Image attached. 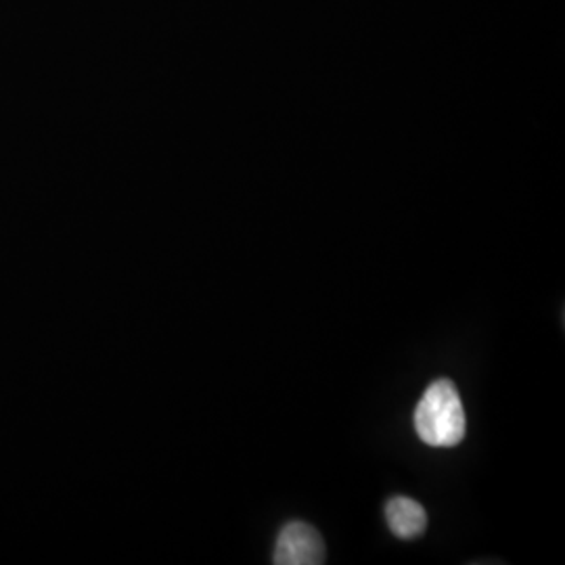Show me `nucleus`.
<instances>
[{
  "instance_id": "f257e3e1",
  "label": "nucleus",
  "mask_w": 565,
  "mask_h": 565,
  "mask_svg": "<svg viewBox=\"0 0 565 565\" xmlns=\"http://www.w3.org/2000/svg\"><path fill=\"white\" fill-rule=\"evenodd\" d=\"M415 431L422 443L436 448L461 445L467 431L463 403L457 385L438 380L425 390L415 408Z\"/></svg>"
},
{
  "instance_id": "f03ea898",
  "label": "nucleus",
  "mask_w": 565,
  "mask_h": 565,
  "mask_svg": "<svg viewBox=\"0 0 565 565\" xmlns=\"http://www.w3.org/2000/svg\"><path fill=\"white\" fill-rule=\"evenodd\" d=\"M273 562L277 565L324 564L323 536L315 525L289 522L281 527Z\"/></svg>"
},
{
  "instance_id": "7ed1b4c3",
  "label": "nucleus",
  "mask_w": 565,
  "mask_h": 565,
  "mask_svg": "<svg viewBox=\"0 0 565 565\" xmlns=\"http://www.w3.org/2000/svg\"><path fill=\"white\" fill-rule=\"evenodd\" d=\"M385 520L394 536L413 541L424 536L427 530V511L411 497H394L385 505Z\"/></svg>"
}]
</instances>
